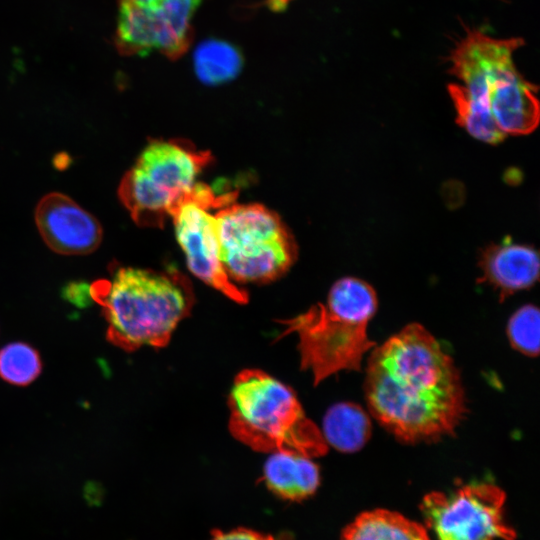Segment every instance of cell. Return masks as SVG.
Here are the masks:
<instances>
[{"label": "cell", "instance_id": "cell-9", "mask_svg": "<svg viewBox=\"0 0 540 540\" xmlns=\"http://www.w3.org/2000/svg\"><path fill=\"white\" fill-rule=\"evenodd\" d=\"M235 197L234 192L217 195L207 185L196 183L170 217L189 270L228 298L245 304L248 294L233 283L220 260L216 218L210 213L213 208L231 204Z\"/></svg>", "mask_w": 540, "mask_h": 540}, {"label": "cell", "instance_id": "cell-20", "mask_svg": "<svg viewBox=\"0 0 540 540\" xmlns=\"http://www.w3.org/2000/svg\"><path fill=\"white\" fill-rule=\"evenodd\" d=\"M289 1L290 0H269L268 3L269 7L274 11H280L285 9Z\"/></svg>", "mask_w": 540, "mask_h": 540}, {"label": "cell", "instance_id": "cell-4", "mask_svg": "<svg viewBox=\"0 0 540 540\" xmlns=\"http://www.w3.org/2000/svg\"><path fill=\"white\" fill-rule=\"evenodd\" d=\"M377 306L372 286L344 277L333 284L325 303L279 321L285 326L280 336L298 335L301 368L309 370L318 385L339 371L361 369L364 354L375 346L367 328Z\"/></svg>", "mask_w": 540, "mask_h": 540}, {"label": "cell", "instance_id": "cell-13", "mask_svg": "<svg viewBox=\"0 0 540 540\" xmlns=\"http://www.w3.org/2000/svg\"><path fill=\"white\" fill-rule=\"evenodd\" d=\"M263 478L277 496L301 501L315 493L320 484V471L311 458L293 452H274L266 460Z\"/></svg>", "mask_w": 540, "mask_h": 540}, {"label": "cell", "instance_id": "cell-12", "mask_svg": "<svg viewBox=\"0 0 540 540\" xmlns=\"http://www.w3.org/2000/svg\"><path fill=\"white\" fill-rule=\"evenodd\" d=\"M482 282L499 292L500 299L532 287L539 278V255L531 246L509 237L486 247L479 261Z\"/></svg>", "mask_w": 540, "mask_h": 540}, {"label": "cell", "instance_id": "cell-18", "mask_svg": "<svg viewBox=\"0 0 540 540\" xmlns=\"http://www.w3.org/2000/svg\"><path fill=\"white\" fill-rule=\"evenodd\" d=\"M540 313L535 305L527 304L509 318L507 336L518 352L535 357L539 353Z\"/></svg>", "mask_w": 540, "mask_h": 540}, {"label": "cell", "instance_id": "cell-6", "mask_svg": "<svg viewBox=\"0 0 540 540\" xmlns=\"http://www.w3.org/2000/svg\"><path fill=\"white\" fill-rule=\"evenodd\" d=\"M210 161L186 141H152L124 174L118 197L137 225L162 227Z\"/></svg>", "mask_w": 540, "mask_h": 540}, {"label": "cell", "instance_id": "cell-14", "mask_svg": "<svg viewBox=\"0 0 540 540\" xmlns=\"http://www.w3.org/2000/svg\"><path fill=\"white\" fill-rule=\"evenodd\" d=\"M341 540H431L424 525L402 514L375 509L359 514L342 532Z\"/></svg>", "mask_w": 540, "mask_h": 540}, {"label": "cell", "instance_id": "cell-15", "mask_svg": "<svg viewBox=\"0 0 540 540\" xmlns=\"http://www.w3.org/2000/svg\"><path fill=\"white\" fill-rule=\"evenodd\" d=\"M371 430L370 417L360 405L339 402L326 411L321 433L327 445L344 453H352L364 447Z\"/></svg>", "mask_w": 540, "mask_h": 540}, {"label": "cell", "instance_id": "cell-7", "mask_svg": "<svg viewBox=\"0 0 540 540\" xmlns=\"http://www.w3.org/2000/svg\"><path fill=\"white\" fill-rule=\"evenodd\" d=\"M222 265L231 280L264 283L282 276L296 245L279 216L260 204H228L215 214Z\"/></svg>", "mask_w": 540, "mask_h": 540}, {"label": "cell", "instance_id": "cell-17", "mask_svg": "<svg viewBox=\"0 0 540 540\" xmlns=\"http://www.w3.org/2000/svg\"><path fill=\"white\" fill-rule=\"evenodd\" d=\"M38 351L24 342H13L0 349V377L7 383L26 386L41 373Z\"/></svg>", "mask_w": 540, "mask_h": 540}, {"label": "cell", "instance_id": "cell-3", "mask_svg": "<svg viewBox=\"0 0 540 540\" xmlns=\"http://www.w3.org/2000/svg\"><path fill=\"white\" fill-rule=\"evenodd\" d=\"M89 290L102 306L108 341L128 352L166 346L194 301L189 281L177 270L123 267Z\"/></svg>", "mask_w": 540, "mask_h": 540}, {"label": "cell", "instance_id": "cell-19", "mask_svg": "<svg viewBox=\"0 0 540 540\" xmlns=\"http://www.w3.org/2000/svg\"><path fill=\"white\" fill-rule=\"evenodd\" d=\"M211 540H276L273 536L247 528H236L227 532L213 531Z\"/></svg>", "mask_w": 540, "mask_h": 540}, {"label": "cell", "instance_id": "cell-11", "mask_svg": "<svg viewBox=\"0 0 540 540\" xmlns=\"http://www.w3.org/2000/svg\"><path fill=\"white\" fill-rule=\"evenodd\" d=\"M37 229L54 252L62 255H86L101 244L100 222L69 196L46 194L35 209Z\"/></svg>", "mask_w": 540, "mask_h": 540}, {"label": "cell", "instance_id": "cell-5", "mask_svg": "<svg viewBox=\"0 0 540 540\" xmlns=\"http://www.w3.org/2000/svg\"><path fill=\"white\" fill-rule=\"evenodd\" d=\"M228 405L230 433L253 450L309 458L328 451L320 428L306 416L294 391L262 370L237 374Z\"/></svg>", "mask_w": 540, "mask_h": 540}, {"label": "cell", "instance_id": "cell-1", "mask_svg": "<svg viewBox=\"0 0 540 540\" xmlns=\"http://www.w3.org/2000/svg\"><path fill=\"white\" fill-rule=\"evenodd\" d=\"M364 389L370 413L404 443L449 435L466 413L454 360L419 323L408 324L372 350Z\"/></svg>", "mask_w": 540, "mask_h": 540}, {"label": "cell", "instance_id": "cell-2", "mask_svg": "<svg viewBox=\"0 0 540 540\" xmlns=\"http://www.w3.org/2000/svg\"><path fill=\"white\" fill-rule=\"evenodd\" d=\"M521 38L495 39L478 30L451 51L449 72L462 83L448 85L454 106L491 119L506 135H526L538 126V87L516 69L512 56Z\"/></svg>", "mask_w": 540, "mask_h": 540}, {"label": "cell", "instance_id": "cell-8", "mask_svg": "<svg viewBox=\"0 0 540 540\" xmlns=\"http://www.w3.org/2000/svg\"><path fill=\"white\" fill-rule=\"evenodd\" d=\"M505 500L498 486L472 483L450 493L427 494L420 510L436 540H514L516 533L503 517Z\"/></svg>", "mask_w": 540, "mask_h": 540}, {"label": "cell", "instance_id": "cell-16", "mask_svg": "<svg viewBox=\"0 0 540 540\" xmlns=\"http://www.w3.org/2000/svg\"><path fill=\"white\" fill-rule=\"evenodd\" d=\"M192 61L197 79L208 86L234 80L244 66L241 50L233 43L217 38L201 41L193 51Z\"/></svg>", "mask_w": 540, "mask_h": 540}, {"label": "cell", "instance_id": "cell-10", "mask_svg": "<svg viewBox=\"0 0 540 540\" xmlns=\"http://www.w3.org/2000/svg\"><path fill=\"white\" fill-rule=\"evenodd\" d=\"M202 0H119L114 44L124 56L159 51L170 59L192 40V18Z\"/></svg>", "mask_w": 540, "mask_h": 540}]
</instances>
